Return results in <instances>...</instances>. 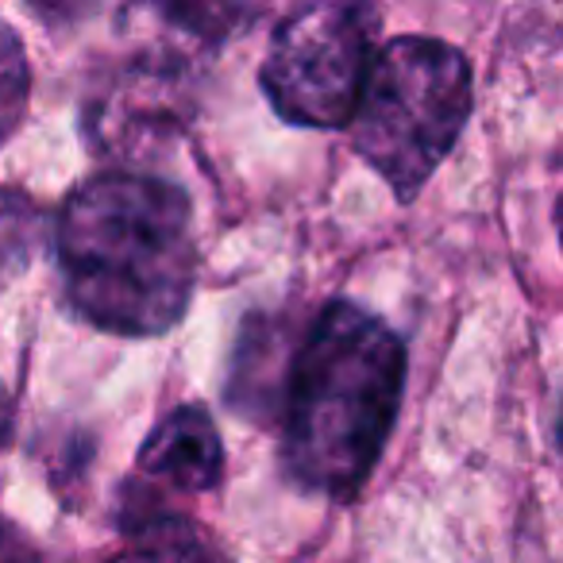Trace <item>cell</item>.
Masks as SVG:
<instances>
[{
	"label": "cell",
	"mask_w": 563,
	"mask_h": 563,
	"mask_svg": "<svg viewBox=\"0 0 563 563\" xmlns=\"http://www.w3.org/2000/svg\"><path fill=\"white\" fill-rule=\"evenodd\" d=\"M58 263L74 309L117 336L174 329L197 282L189 197L170 181L112 170L70 194Z\"/></svg>",
	"instance_id": "6da1fadb"
},
{
	"label": "cell",
	"mask_w": 563,
	"mask_h": 563,
	"mask_svg": "<svg viewBox=\"0 0 563 563\" xmlns=\"http://www.w3.org/2000/svg\"><path fill=\"white\" fill-rule=\"evenodd\" d=\"M406 390V347L383 317L332 301L286 383L282 460L301 486L352 498L375 471Z\"/></svg>",
	"instance_id": "7a4b0ae2"
},
{
	"label": "cell",
	"mask_w": 563,
	"mask_h": 563,
	"mask_svg": "<svg viewBox=\"0 0 563 563\" xmlns=\"http://www.w3.org/2000/svg\"><path fill=\"white\" fill-rule=\"evenodd\" d=\"M471 66L455 47L424 35L390 40L371 58L352 112L355 151L398 201L421 194L471 117Z\"/></svg>",
	"instance_id": "3957f363"
},
{
	"label": "cell",
	"mask_w": 563,
	"mask_h": 563,
	"mask_svg": "<svg viewBox=\"0 0 563 563\" xmlns=\"http://www.w3.org/2000/svg\"><path fill=\"white\" fill-rule=\"evenodd\" d=\"M378 12L371 4H306L274 32L263 89L282 120L344 128L375 58Z\"/></svg>",
	"instance_id": "277c9868"
},
{
	"label": "cell",
	"mask_w": 563,
	"mask_h": 563,
	"mask_svg": "<svg viewBox=\"0 0 563 563\" xmlns=\"http://www.w3.org/2000/svg\"><path fill=\"white\" fill-rule=\"evenodd\" d=\"M178 66L163 43L132 58L120 78L97 89L86 112L93 147L109 151L112 158H147V151H163L181 128Z\"/></svg>",
	"instance_id": "5b68a950"
},
{
	"label": "cell",
	"mask_w": 563,
	"mask_h": 563,
	"mask_svg": "<svg viewBox=\"0 0 563 563\" xmlns=\"http://www.w3.org/2000/svg\"><path fill=\"white\" fill-rule=\"evenodd\" d=\"M140 467L174 490H212L224 475V444L212 417L197 406H178L151 429L140 448Z\"/></svg>",
	"instance_id": "8992f818"
},
{
	"label": "cell",
	"mask_w": 563,
	"mask_h": 563,
	"mask_svg": "<svg viewBox=\"0 0 563 563\" xmlns=\"http://www.w3.org/2000/svg\"><path fill=\"white\" fill-rule=\"evenodd\" d=\"M112 563H228V555L186 517H155L135 525Z\"/></svg>",
	"instance_id": "52a82bcc"
},
{
	"label": "cell",
	"mask_w": 563,
	"mask_h": 563,
	"mask_svg": "<svg viewBox=\"0 0 563 563\" xmlns=\"http://www.w3.org/2000/svg\"><path fill=\"white\" fill-rule=\"evenodd\" d=\"M43 240L40 209L16 189H0V286H9Z\"/></svg>",
	"instance_id": "ba28073f"
},
{
	"label": "cell",
	"mask_w": 563,
	"mask_h": 563,
	"mask_svg": "<svg viewBox=\"0 0 563 563\" xmlns=\"http://www.w3.org/2000/svg\"><path fill=\"white\" fill-rule=\"evenodd\" d=\"M32 93V74H27L24 43L16 40L9 24H0V143L20 128Z\"/></svg>",
	"instance_id": "9c48e42d"
},
{
	"label": "cell",
	"mask_w": 563,
	"mask_h": 563,
	"mask_svg": "<svg viewBox=\"0 0 563 563\" xmlns=\"http://www.w3.org/2000/svg\"><path fill=\"white\" fill-rule=\"evenodd\" d=\"M9 437H12V398H9V390L0 386V448L9 444Z\"/></svg>",
	"instance_id": "30bf717a"
}]
</instances>
